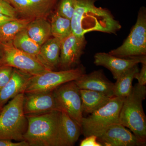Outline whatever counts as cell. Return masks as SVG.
<instances>
[{
    "instance_id": "obj_1",
    "label": "cell",
    "mask_w": 146,
    "mask_h": 146,
    "mask_svg": "<svg viewBox=\"0 0 146 146\" xmlns=\"http://www.w3.org/2000/svg\"><path fill=\"white\" fill-rule=\"evenodd\" d=\"M98 0H76L75 9L71 19L72 33L78 36L91 31L116 34L121 28L108 9L97 7Z\"/></svg>"
},
{
    "instance_id": "obj_2",
    "label": "cell",
    "mask_w": 146,
    "mask_h": 146,
    "mask_svg": "<svg viewBox=\"0 0 146 146\" xmlns=\"http://www.w3.org/2000/svg\"><path fill=\"white\" fill-rule=\"evenodd\" d=\"M27 129L24 140L29 146H64L61 111L27 115Z\"/></svg>"
},
{
    "instance_id": "obj_3",
    "label": "cell",
    "mask_w": 146,
    "mask_h": 146,
    "mask_svg": "<svg viewBox=\"0 0 146 146\" xmlns=\"http://www.w3.org/2000/svg\"><path fill=\"white\" fill-rule=\"evenodd\" d=\"M146 87L136 84L125 97L121 108L119 121L127 128L145 145L146 141V118L143 106Z\"/></svg>"
},
{
    "instance_id": "obj_4",
    "label": "cell",
    "mask_w": 146,
    "mask_h": 146,
    "mask_svg": "<svg viewBox=\"0 0 146 146\" xmlns=\"http://www.w3.org/2000/svg\"><path fill=\"white\" fill-rule=\"evenodd\" d=\"M24 93L14 97L0 113V139L25 141L28 121L23 110Z\"/></svg>"
},
{
    "instance_id": "obj_5",
    "label": "cell",
    "mask_w": 146,
    "mask_h": 146,
    "mask_svg": "<svg viewBox=\"0 0 146 146\" xmlns=\"http://www.w3.org/2000/svg\"><path fill=\"white\" fill-rule=\"evenodd\" d=\"M125 98L113 97L104 106L88 117H83L81 129L84 136L95 135L98 138L110 125L119 123V115Z\"/></svg>"
},
{
    "instance_id": "obj_6",
    "label": "cell",
    "mask_w": 146,
    "mask_h": 146,
    "mask_svg": "<svg viewBox=\"0 0 146 146\" xmlns=\"http://www.w3.org/2000/svg\"><path fill=\"white\" fill-rule=\"evenodd\" d=\"M85 73V68L80 65L69 70H49L36 75H31L24 94L53 91L62 84L75 81Z\"/></svg>"
},
{
    "instance_id": "obj_7",
    "label": "cell",
    "mask_w": 146,
    "mask_h": 146,
    "mask_svg": "<svg viewBox=\"0 0 146 146\" xmlns=\"http://www.w3.org/2000/svg\"><path fill=\"white\" fill-rule=\"evenodd\" d=\"M110 54L121 58L146 55V9L141 7L136 24L122 44L109 52Z\"/></svg>"
},
{
    "instance_id": "obj_8",
    "label": "cell",
    "mask_w": 146,
    "mask_h": 146,
    "mask_svg": "<svg viewBox=\"0 0 146 146\" xmlns=\"http://www.w3.org/2000/svg\"><path fill=\"white\" fill-rule=\"evenodd\" d=\"M1 44L3 55L1 64L8 65L32 76L51 70L36 58L15 48L12 41Z\"/></svg>"
},
{
    "instance_id": "obj_9",
    "label": "cell",
    "mask_w": 146,
    "mask_h": 146,
    "mask_svg": "<svg viewBox=\"0 0 146 146\" xmlns=\"http://www.w3.org/2000/svg\"><path fill=\"white\" fill-rule=\"evenodd\" d=\"M55 97L61 110L68 113L81 127L83 117L80 89L75 81L60 85L53 90Z\"/></svg>"
},
{
    "instance_id": "obj_10",
    "label": "cell",
    "mask_w": 146,
    "mask_h": 146,
    "mask_svg": "<svg viewBox=\"0 0 146 146\" xmlns=\"http://www.w3.org/2000/svg\"><path fill=\"white\" fill-rule=\"evenodd\" d=\"M86 44L84 36H77L73 33L61 40L58 67L66 70L78 65Z\"/></svg>"
},
{
    "instance_id": "obj_11",
    "label": "cell",
    "mask_w": 146,
    "mask_h": 146,
    "mask_svg": "<svg viewBox=\"0 0 146 146\" xmlns=\"http://www.w3.org/2000/svg\"><path fill=\"white\" fill-rule=\"evenodd\" d=\"M23 107L26 115L61 111L53 91L25 94Z\"/></svg>"
},
{
    "instance_id": "obj_12",
    "label": "cell",
    "mask_w": 146,
    "mask_h": 146,
    "mask_svg": "<svg viewBox=\"0 0 146 146\" xmlns=\"http://www.w3.org/2000/svg\"><path fill=\"white\" fill-rule=\"evenodd\" d=\"M94 63L97 66L107 68L115 80L125 71L139 63H146V55L129 58H121L109 53L98 52L94 56Z\"/></svg>"
},
{
    "instance_id": "obj_13",
    "label": "cell",
    "mask_w": 146,
    "mask_h": 146,
    "mask_svg": "<svg viewBox=\"0 0 146 146\" xmlns=\"http://www.w3.org/2000/svg\"><path fill=\"white\" fill-rule=\"evenodd\" d=\"M98 139L103 146L143 145L129 129L119 123L110 125Z\"/></svg>"
},
{
    "instance_id": "obj_14",
    "label": "cell",
    "mask_w": 146,
    "mask_h": 146,
    "mask_svg": "<svg viewBox=\"0 0 146 146\" xmlns=\"http://www.w3.org/2000/svg\"><path fill=\"white\" fill-rule=\"evenodd\" d=\"M79 89L98 91L108 96L114 97V83L108 80L101 70L86 73L75 81Z\"/></svg>"
},
{
    "instance_id": "obj_15",
    "label": "cell",
    "mask_w": 146,
    "mask_h": 146,
    "mask_svg": "<svg viewBox=\"0 0 146 146\" xmlns=\"http://www.w3.org/2000/svg\"><path fill=\"white\" fill-rule=\"evenodd\" d=\"M31 75L14 68L9 81L0 89V108L2 109L9 100L18 94L24 93Z\"/></svg>"
},
{
    "instance_id": "obj_16",
    "label": "cell",
    "mask_w": 146,
    "mask_h": 146,
    "mask_svg": "<svg viewBox=\"0 0 146 146\" xmlns=\"http://www.w3.org/2000/svg\"><path fill=\"white\" fill-rule=\"evenodd\" d=\"M61 41L51 37L40 47L38 59L51 70L58 67Z\"/></svg>"
},
{
    "instance_id": "obj_17",
    "label": "cell",
    "mask_w": 146,
    "mask_h": 146,
    "mask_svg": "<svg viewBox=\"0 0 146 146\" xmlns=\"http://www.w3.org/2000/svg\"><path fill=\"white\" fill-rule=\"evenodd\" d=\"M83 114H90L106 104L112 97L98 91L80 89Z\"/></svg>"
},
{
    "instance_id": "obj_18",
    "label": "cell",
    "mask_w": 146,
    "mask_h": 146,
    "mask_svg": "<svg viewBox=\"0 0 146 146\" xmlns=\"http://www.w3.org/2000/svg\"><path fill=\"white\" fill-rule=\"evenodd\" d=\"M26 29L30 37L40 46L52 36L50 23L45 17H37L33 19Z\"/></svg>"
},
{
    "instance_id": "obj_19",
    "label": "cell",
    "mask_w": 146,
    "mask_h": 146,
    "mask_svg": "<svg viewBox=\"0 0 146 146\" xmlns=\"http://www.w3.org/2000/svg\"><path fill=\"white\" fill-rule=\"evenodd\" d=\"M61 122L64 146H74L82 133L81 127L64 110L61 111Z\"/></svg>"
},
{
    "instance_id": "obj_20",
    "label": "cell",
    "mask_w": 146,
    "mask_h": 146,
    "mask_svg": "<svg viewBox=\"0 0 146 146\" xmlns=\"http://www.w3.org/2000/svg\"><path fill=\"white\" fill-rule=\"evenodd\" d=\"M138 65H135L124 72L114 83V96L125 98L130 94L132 87V82L136 73L139 71Z\"/></svg>"
},
{
    "instance_id": "obj_21",
    "label": "cell",
    "mask_w": 146,
    "mask_h": 146,
    "mask_svg": "<svg viewBox=\"0 0 146 146\" xmlns=\"http://www.w3.org/2000/svg\"><path fill=\"white\" fill-rule=\"evenodd\" d=\"M32 19L16 18L7 22L0 27V43L12 41L16 35L26 28Z\"/></svg>"
},
{
    "instance_id": "obj_22",
    "label": "cell",
    "mask_w": 146,
    "mask_h": 146,
    "mask_svg": "<svg viewBox=\"0 0 146 146\" xmlns=\"http://www.w3.org/2000/svg\"><path fill=\"white\" fill-rule=\"evenodd\" d=\"M12 44L16 48L38 59L41 46L30 37L26 28L16 35L12 40Z\"/></svg>"
},
{
    "instance_id": "obj_23",
    "label": "cell",
    "mask_w": 146,
    "mask_h": 146,
    "mask_svg": "<svg viewBox=\"0 0 146 146\" xmlns=\"http://www.w3.org/2000/svg\"><path fill=\"white\" fill-rule=\"evenodd\" d=\"M50 23L52 36L60 41L72 33L71 20L60 16L56 11L51 16Z\"/></svg>"
},
{
    "instance_id": "obj_24",
    "label": "cell",
    "mask_w": 146,
    "mask_h": 146,
    "mask_svg": "<svg viewBox=\"0 0 146 146\" xmlns=\"http://www.w3.org/2000/svg\"><path fill=\"white\" fill-rule=\"evenodd\" d=\"M17 11L23 18H34L40 17L30 0H5Z\"/></svg>"
},
{
    "instance_id": "obj_25",
    "label": "cell",
    "mask_w": 146,
    "mask_h": 146,
    "mask_svg": "<svg viewBox=\"0 0 146 146\" xmlns=\"http://www.w3.org/2000/svg\"><path fill=\"white\" fill-rule=\"evenodd\" d=\"M59 0H30L40 17H45L52 13Z\"/></svg>"
},
{
    "instance_id": "obj_26",
    "label": "cell",
    "mask_w": 146,
    "mask_h": 146,
    "mask_svg": "<svg viewBox=\"0 0 146 146\" xmlns=\"http://www.w3.org/2000/svg\"><path fill=\"white\" fill-rule=\"evenodd\" d=\"M76 0H59L56 11L60 16L71 20L75 9Z\"/></svg>"
},
{
    "instance_id": "obj_27",
    "label": "cell",
    "mask_w": 146,
    "mask_h": 146,
    "mask_svg": "<svg viewBox=\"0 0 146 146\" xmlns=\"http://www.w3.org/2000/svg\"><path fill=\"white\" fill-rule=\"evenodd\" d=\"M14 68L0 64V89L5 86L11 78Z\"/></svg>"
},
{
    "instance_id": "obj_28",
    "label": "cell",
    "mask_w": 146,
    "mask_h": 146,
    "mask_svg": "<svg viewBox=\"0 0 146 146\" xmlns=\"http://www.w3.org/2000/svg\"><path fill=\"white\" fill-rule=\"evenodd\" d=\"M0 14L13 18H18L19 15L16 9L5 0H0Z\"/></svg>"
},
{
    "instance_id": "obj_29",
    "label": "cell",
    "mask_w": 146,
    "mask_h": 146,
    "mask_svg": "<svg viewBox=\"0 0 146 146\" xmlns=\"http://www.w3.org/2000/svg\"><path fill=\"white\" fill-rule=\"evenodd\" d=\"M80 146H102V145L98 141V137L95 135L85 137L80 144Z\"/></svg>"
},
{
    "instance_id": "obj_30",
    "label": "cell",
    "mask_w": 146,
    "mask_h": 146,
    "mask_svg": "<svg viewBox=\"0 0 146 146\" xmlns=\"http://www.w3.org/2000/svg\"><path fill=\"white\" fill-rule=\"evenodd\" d=\"M141 70L136 73L134 78L138 81V84L140 85L145 86L146 84V63H143Z\"/></svg>"
},
{
    "instance_id": "obj_31",
    "label": "cell",
    "mask_w": 146,
    "mask_h": 146,
    "mask_svg": "<svg viewBox=\"0 0 146 146\" xmlns=\"http://www.w3.org/2000/svg\"><path fill=\"white\" fill-rule=\"evenodd\" d=\"M0 146H29L25 141L14 142L11 140L0 139Z\"/></svg>"
},
{
    "instance_id": "obj_32",
    "label": "cell",
    "mask_w": 146,
    "mask_h": 146,
    "mask_svg": "<svg viewBox=\"0 0 146 146\" xmlns=\"http://www.w3.org/2000/svg\"><path fill=\"white\" fill-rule=\"evenodd\" d=\"M15 19H16V18H10L8 16L0 14V27L1 26L5 23Z\"/></svg>"
},
{
    "instance_id": "obj_33",
    "label": "cell",
    "mask_w": 146,
    "mask_h": 146,
    "mask_svg": "<svg viewBox=\"0 0 146 146\" xmlns=\"http://www.w3.org/2000/svg\"><path fill=\"white\" fill-rule=\"evenodd\" d=\"M3 55V49L2 45L1 43H0V64L1 62L2 59Z\"/></svg>"
},
{
    "instance_id": "obj_34",
    "label": "cell",
    "mask_w": 146,
    "mask_h": 146,
    "mask_svg": "<svg viewBox=\"0 0 146 146\" xmlns=\"http://www.w3.org/2000/svg\"><path fill=\"white\" fill-rule=\"evenodd\" d=\"M2 109H1V108H0V113H1V111Z\"/></svg>"
}]
</instances>
